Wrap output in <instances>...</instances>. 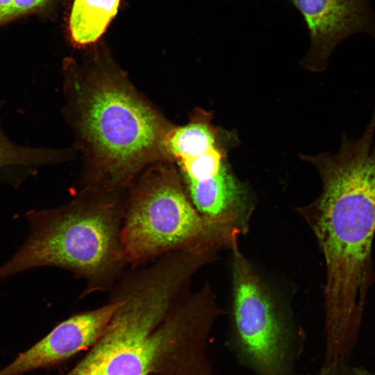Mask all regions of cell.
Listing matches in <instances>:
<instances>
[{
	"label": "cell",
	"instance_id": "obj_1",
	"mask_svg": "<svg viewBox=\"0 0 375 375\" xmlns=\"http://www.w3.org/2000/svg\"><path fill=\"white\" fill-rule=\"evenodd\" d=\"M375 132L344 134L339 151L304 156L318 170L319 196L299 209L322 252L325 342L348 349L356 342L374 283Z\"/></svg>",
	"mask_w": 375,
	"mask_h": 375
},
{
	"label": "cell",
	"instance_id": "obj_2",
	"mask_svg": "<svg viewBox=\"0 0 375 375\" xmlns=\"http://www.w3.org/2000/svg\"><path fill=\"white\" fill-rule=\"evenodd\" d=\"M183 293L162 273L122 278L110 293L120 303L105 331L64 375H218L208 343L219 312L204 292Z\"/></svg>",
	"mask_w": 375,
	"mask_h": 375
},
{
	"label": "cell",
	"instance_id": "obj_3",
	"mask_svg": "<svg viewBox=\"0 0 375 375\" xmlns=\"http://www.w3.org/2000/svg\"><path fill=\"white\" fill-rule=\"evenodd\" d=\"M62 65L63 114L85 161L83 188L125 190L165 156L173 126L135 89L102 41ZM170 162V161H169Z\"/></svg>",
	"mask_w": 375,
	"mask_h": 375
},
{
	"label": "cell",
	"instance_id": "obj_4",
	"mask_svg": "<svg viewBox=\"0 0 375 375\" xmlns=\"http://www.w3.org/2000/svg\"><path fill=\"white\" fill-rule=\"evenodd\" d=\"M126 192L83 188L64 206L29 212L28 237L0 278L57 267L85 281L81 297L109 291L128 267L121 241Z\"/></svg>",
	"mask_w": 375,
	"mask_h": 375
},
{
	"label": "cell",
	"instance_id": "obj_5",
	"mask_svg": "<svg viewBox=\"0 0 375 375\" xmlns=\"http://www.w3.org/2000/svg\"><path fill=\"white\" fill-rule=\"evenodd\" d=\"M128 187L121 241L128 267L176 251L227 248L199 214L172 162L147 167Z\"/></svg>",
	"mask_w": 375,
	"mask_h": 375
},
{
	"label": "cell",
	"instance_id": "obj_6",
	"mask_svg": "<svg viewBox=\"0 0 375 375\" xmlns=\"http://www.w3.org/2000/svg\"><path fill=\"white\" fill-rule=\"evenodd\" d=\"M230 249L231 351L239 363L255 375H299V338L267 284L240 251L238 240Z\"/></svg>",
	"mask_w": 375,
	"mask_h": 375
},
{
	"label": "cell",
	"instance_id": "obj_7",
	"mask_svg": "<svg viewBox=\"0 0 375 375\" xmlns=\"http://www.w3.org/2000/svg\"><path fill=\"white\" fill-rule=\"evenodd\" d=\"M301 14L310 47L300 65L312 72L324 71L335 47L353 34L375 38V14L369 0H287Z\"/></svg>",
	"mask_w": 375,
	"mask_h": 375
},
{
	"label": "cell",
	"instance_id": "obj_8",
	"mask_svg": "<svg viewBox=\"0 0 375 375\" xmlns=\"http://www.w3.org/2000/svg\"><path fill=\"white\" fill-rule=\"evenodd\" d=\"M119 301L110 296L105 304L71 316L45 337L0 369V375H24L61 365L92 347L105 331Z\"/></svg>",
	"mask_w": 375,
	"mask_h": 375
},
{
	"label": "cell",
	"instance_id": "obj_9",
	"mask_svg": "<svg viewBox=\"0 0 375 375\" xmlns=\"http://www.w3.org/2000/svg\"><path fill=\"white\" fill-rule=\"evenodd\" d=\"M121 0H74L67 19L72 44L88 49L99 42L115 17Z\"/></svg>",
	"mask_w": 375,
	"mask_h": 375
},
{
	"label": "cell",
	"instance_id": "obj_10",
	"mask_svg": "<svg viewBox=\"0 0 375 375\" xmlns=\"http://www.w3.org/2000/svg\"><path fill=\"white\" fill-rule=\"evenodd\" d=\"M211 114L198 110L185 125L172 126L163 142L164 151L170 162L201 155L218 147L217 129L211 123Z\"/></svg>",
	"mask_w": 375,
	"mask_h": 375
},
{
	"label": "cell",
	"instance_id": "obj_11",
	"mask_svg": "<svg viewBox=\"0 0 375 375\" xmlns=\"http://www.w3.org/2000/svg\"><path fill=\"white\" fill-rule=\"evenodd\" d=\"M73 156L71 150L30 147L17 144L6 135L0 125V168L51 165L66 161Z\"/></svg>",
	"mask_w": 375,
	"mask_h": 375
},
{
	"label": "cell",
	"instance_id": "obj_12",
	"mask_svg": "<svg viewBox=\"0 0 375 375\" xmlns=\"http://www.w3.org/2000/svg\"><path fill=\"white\" fill-rule=\"evenodd\" d=\"M222 150L216 147L201 155L175 162L183 183L199 182L215 176L224 165Z\"/></svg>",
	"mask_w": 375,
	"mask_h": 375
},
{
	"label": "cell",
	"instance_id": "obj_13",
	"mask_svg": "<svg viewBox=\"0 0 375 375\" xmlns=\"http://www.w3.org/2000/svg\"><path fill=\"white\" fill-rule=\"evenodd\" d=\"M62 0H0V26L18 17L55 9Z\"/></svg>",
	"mask_w": 375,
	"mask_h": 375
},
{
	"label": "cell",
	"instance_id": "obj_14",
	"mask_svg": "<svg viewBox=\"0 0 375 375\" xmlns=\"http://www.w3.org/2000/svg\"><path fill=\"white\" fill-rule=\"evenodd\" d=\"M304 375H371V374L364 369L351 366L347 361L335 365H322L317 372Z\"/></svg>",
	"mask_w": 375,
	"mask_h": 375
},
{
	"label": "cell",
	"instance_id": "obj_15",
	"mask_svg": "<svg viewBox=\"0 0 375 375\" xmlns=\"http://www.w3.org/2000/svg\"><path fill=\"white\" fill-rule=\"evenodd\" d=\"M371 375H375V373H374V374H371Z\"/></svg>",
	"mask_w": 375,
	"mask_h": 375
}]
</instances>
